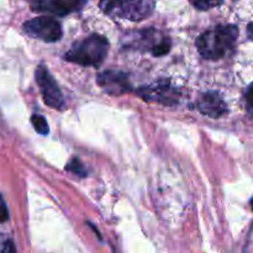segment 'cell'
Wrapping results in <instances>:
<instances>
[{
    "mask_svg": "<svg viewBox=\"0 0 253 253\" xmlns=\"http://www.w3.org/2000/svg\"><path fill=\"white\" fill-rule=\"evenodd\" d=\"M98 84L110 95H123L131 91L127 74L119 71H105L98 76Z\"/></svg>",
    "mask_w": 253,
    "mask_h": 253,
    "instance_id": "obj_9",
    "label": "cell"
},
{
    "mask_svg": "<svg viewBox=\"0 0 253 253\" xmlns=\"http://www.w3.org/2000/svg\"><path fill=\"white\" fill-rule=\"evenodd\" d=\"M109 41L98 34L77 42L66 53L64 58L84 67H98L108 56Z\"/></svg>",
    "mask_w": 253,
    "mask_h": 253,
    "instance_id": "obj_2",
    "label": "cell"
},
{
    "mask_svg": "<svg viewBox=\"0 0 253 253\" xmlns=\"http://www.w3.org/2000/svg\"><path fill=\"white\" fill-rule=\"evenodd\" d=\"M34 11L66 16L81 10L85 0H30Z\"/></svg>",
    "mask_w": 253,
    "mask_h": 253,
    "instance_id": "obj_8",
    "label": "cell"
},
{
    "mask_svg": "<svg viewBox=\"0 0 253 253\" xmlns=\"http://www.w3.org/2000/svg\"><path fill=\"white\" fill-rule=\"evenodd\" d=\"M66 169H68L69 172L76 173V174H78V175H82V177L86 175L85 168H84V166L82 165V162L78 160V158H73V160H72L71 162L67 165Z\"/></svg>",
    "mask_w": 253,
    "mask_h": 253,
    "instance_id": "obj_13",
    "label": "cell"
},
{
    "mask_svg": "<svg viewBox=\"0 0 253 253\" xmlns=\"http://www.w3.org/2000/svg\"><path fill=\"white\" fill-rule=\"evenodd\" d=\"M31 123L34 125V128L40 133V135H48L49 132V127H48V124H47L46 119L43 118L42 115H32L31 118Z\"/></svg>",
    "mask_w": 253,
    "mask_h": 253,
    "instance_id": "obj_11",
    "label": "cell"
},
{
    "mask_svg": "<svg viewBox=\"0 0 253 253\" xmlns=\"http://www.w3.org/2000/svg\"><path fill=\"white\" fill-rule=\"evenodd\" d=\"M6 219H7V210L6 208H5L4 203L0 200V222L5 221Z\"/></svg>",
    "mask_w": 253,
    "mask_h": 253,
    "instance_id": "obj_15",
    "label": "cell"
},
{
    "mask_svg": "<svg viewBox=\"0 0 253 253\" xmlns=\"http://www.w3.org/2000/svg\"><path fill=\"white\" fill-rule=\"evenodd\" d=\"M239 37V29L235 25H220L208 30L197 40L199 53L205 59L216 61L224 58L234 49Z\"/></svg>",
    "mask_w": 253,
    "mask_h": 253,
    "instance_id": "obj_1",
    "label": "cell"
},
{
    "mask_svg": "<svg viewBox=\"0 0 253 253\" xmlns=\"http://www.w3.org/2000/svg\"><path fill=\"white\" fill-rule=\"evenodd\" d=\"M99 5L110 16L142 21L152 14L156 2L155 0H100Z\"/></svg>",
    "mask_w": 253,
    "mask_h": 253,
    "instance_id": "obj_3",
    "label": "cell"
},
{
    "mask_svg": "<svg viewBox=\"0 0 253 253\" xmlns=\"http://www.w3.org/2000/svg\"><path fill=\"white\" fill-rule=\"evenodd\" d=\"M197 108L200 113L212 119H217L227 113L226 103L221 94L217 91L203 93L198 99Z\"/></svg>",
    "mask_w": 253,
    "mask_h": 253,
    "instance_id": "obj_10",
    "label": "cell"
},
{
    "mask_svg": "<svg viewBox=\"0 0 253 253\" xmlns=\"http://www.w3.org/2000/svg\"><path fill=\"white\" fill-rule=\"evenodd\" d=\"M224 0H190L193 6L198 10H209L222 4Z\"/></svg>",
    "mask_w": 253,
    "mask_h": 253,
    "instance_id": "obj_12",
    "label": "cell"
},
{
    "mask_svg": "<svg viewBox=\"0 0 253 253\" xmlns=\"http://www.w3.org/2000/svg\"><path fill=\"white\" fill-rule=\"evenodd\" d=\"M137 93L140 94L143 100L165 104V105H173L177 103L178 98H179L177 89L165 81L142 86L138 89Z\"/></svg>",
    "mask_w": 253,
    "mask_h": 253,
    "instance_id": "obj_7",
    "label": "cell"
},
{
    "mask_svg": "<svg viewBox=\"0 0 253 253\" xmlns=\"http://www.w3.org/2000/svg\"><path fill=\"white\" fill-rule=\"evenodd\" d=\"M246 104H247V111L253 119V84L250 85V88L246 91Z\"/></svg>",
    "mask_w": 253,
    "mask_h": 253,
    "instance_id": "obj_14",
    "label": "cell"
},
{
    "mask_svg": "<svg viewBox=\"0 0 253 253\" xmlns=\"http://www.w3.org/2000/svg\"><path fill=\"white\" fill-rule=\"evenodd\" d=\"M125 47L142 52H150L155 57L166 56L170 51L172 42L167 35L156 29L136 31L128 35Z\"/></svg>",
    "mask_w": 253,
    "mask_h": 253,
    "instance_id": "obj_4",
    "label": "cell"
},
{
    "mask_svg": "<svg viewBox=\"0 0 253 253\" xmlns=\"http://www.w3.org/2000/svg\"><path fill=\"white\" fill-rule=\"evenodd\" d=\"M24 31L43 42H56L62 37L61 24L51 16H39L24 24Z\"/></svg>",
    "mask_w": 253,
    "mask_h": 253,
    "instance_id": "obj_5",
    "label": "cell"
},
{
    "mask_svg": "<svg viewBox=\"0 0 253 253\" xmlns=\"http://www.w3.org/2000/svg\"><path fill=\"white\" fill-rule=\"evenodd\" d=\"M249 37L253 40V24L249 25Z\"/></svg>",
    "mask_w": 253,
    "mask_h": 253,
    "instance_id": "obj_16",
    "label": "cell"
},
{
    "mask_svg": "<svg viewBox=\"0 0 253 253\" xmlns=\"http://www.w3.org/2000/svg\"><path fill=\"white\" fill-rule=\"evenodd\" d=\"M36 82L41 90L44 103L53 109H62L64 99L58 84L44 66H39L36 69Z\"/></svg>",
    "mask_w": 253,
    "mask_h": 253,
    "instance_id": "obj_6",
    "label": "cell"
}]
</instances>
